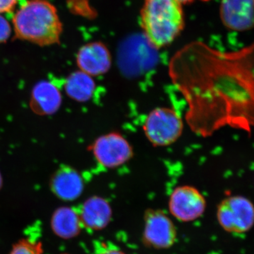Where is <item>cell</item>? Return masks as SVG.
I'll use <instances>...</instances> for the list:
<instances>
[{"label":"cell","instance_id":"8992f818","mask_svg":"<svg viewBox=\"0 0 254 254\" xmlns=\"http://www.w3.org/2000/svg\"><path fill=\"white\" fill-rule=\"evenodd\" d=\"M89 149L96 161L101 166L108 169L125 165L133 155L131 144L118 132H111L98 137Z\"/></svg>","mask_w":254,"mask_h":254},{"label":"cell","instance_id":"9c48e42d","mask_svg":"<svg viewBox=\"0 0 254 254\" xmlns=\"http://www.w3.org/2000/svg\"><path fill=\"white\" fill-rule=\"evenodd\" d=\"M76 63L80 70L87 74L101 76L108 72L111 68V55L103 43L93 42L80 48Z\"/></svg>","mask_w":254,"mask_h":254},{"label":"cell","instance_id":"44dd1931","mask_svg":"<svg viewBox=\"0 0 254 254\" xmlns=\"http://www.w3.org/2000/svg\"><path fill=\"white\" fill-rule=\"evenodd\" d=\"M2 185H3L2 176H1V173H0V190H1V187H2Z\"/></svg>","mask_w":254,"mask_h":254},{"label":"cell","instance_id":"ac0fdd59","mask_svg":"<svg viewBox=\"0 0 254 254\" xmlns=\"http://www.w3.org/2000/svg\"><path fill=\"white\" fill-rule=\"evenodd\" d=\"M18 0H0V14L14 11Z\"/></svg>","mask_w":254,"mask_h":254},{"label":"cell","instance_id":"7c38bea8","mask_svg":"<svg viewBox=\"0 0 254 254\" xmlns=\"http://www.w3.org/2000/svg\"><path fill=\"white\" fill-rule=\"evenodd\" d=\"M63 103L59 88L49 81H41L32 89L30 107L36 115L45 116L56 113Z\"/></svg>","mask_w":254,"mask_h":254},{"label":"cell","instance_id":"ffe728a7","mask_svg":"<svg viewBox=\"0 0 254 254\" xmlns=\"http://www.w3.org/2000/svg\"><path fill=\"white\" fill-rule=\"evenodd\" d=\"M179 2L181 3V4H186V3L192 2V1H195V0H177ZM200 1H210V0H200Z\"/></svg>","mask_w":254,"mask_h":254},{"label":"cell","instance_id":"9a60e30c","mask_svg":"<svg viewBox=\"0 0 254 254\" xmlns=\"http://www.w3.org/2000/svg\"><path fill=\"white\" fill-rule=\"evenodd\" d=\"M79 215L69 207H62L55 210L51 220L52 228L61 238L76 237L81 230Z\"/></svg>","mask_w":254,"mask_h":254},{"label":"cell","instance_id":"5bb4252c","mask_svg":"<svg viewBox=\"0 0 254 254\" xmlns=\"http://www.w3.org/2000/svg\"><path fill=\"white\" fill-rule=\"evenodd\" d=\"M96 84L93 76L83 71H75L66 78L64 83L65 93L71 99L85 103L89 101L94 95Z\"/></svg>","mask_w":254,"mask_h":254},{"label":"cell","instance_id":"d6986e66","mask_svg":"<svg viewBox=\"0 0 254 254\" xmlns=\"http://www.w3.org/2000/svg\"><path fill=\"white\" fill-rule=\"evenodd\" d=\"M97 254H125L121 250L115 247H107L104 245V247H102L101 250L98 252Z\"/></svg>","mask_w":254,"mask_h":254},{"label":"cell","instance_id":"5b68a950","mask_svg":"<svg viewBox=\"0 0 254 254\" xmlns=\"http://www.w3.org/2000/svg\"><path fill=\"white\" fill-rule=\"evenodd\" d=\"M217 218L225 231L233 234L245 233L254 225L253 203L242 195L228 197L219 204Z\"/></svg>","mask_w":254,"mask_h":254},{"label":"cell","instance_id":"277c9868","mask_svg":"<svg viewBox=\"0 0 254 254\" xmlns=\"http://www.w3.org/2000/svg\"><path fill=\"white\" fill-rule=\"evenodd\" d=\"M145 136L155 146L173 144L182 136L183 120L175 110L157 108L152 110L143 123Z\"/></svg>","mask_w":254,"mask_h":254},{"label":"cell","instance_id":"6da1fadb","mask_svg":"<svg viewBox=\"0 0 254 254\" xmlns=\"http://www.w3.org/2000/svg\"><path fill=\"white\" fill-rule=\"evenodd\" d=\"M174 86L186 100L191 131L211 136L224 127L251 135L254 125V45L222 52L193 41L169 64Z\"/></svg>","mask_w":254,"mask_h":254},{"label":"cell","instance_id":"3957f363","mask_svg":"<svg viewBox=\"0 0 254 254\" xmlns=\"http://www.w3.org/2000/svg\"><path fill=\"white\" fill-rule=\"evenodd\" d=\"M141 25L145 38L155 49L168 46L185 25L181 3L177 0H144Z\"/></svg>","mask_w":254,"mask_h":254},{"label":"cell","instance_id":"52a82bcc","mask_svg":"<svg viewBox=\"0 0 254 254\" xmlns=\"http://www.w3.org/2000/svg\"><path fill=\"white\" fill-rule=\"evenodd\" d=\"M206 208V200L195 187L180 186L174 190L169 200L170 213L180 221H194L200 218Z\"/></svg>","mask_w":254,"mask_h":254},{"label":"cell","instance_id":"e0dca14e","mask_svg":"<svg viewBox=\"0 0 254 254\" xmlns=\"http://www.w3.org/2000/svg\"><path fill=\"white\" fill-rule=\"evenodd\" d=\"M11 34V25L2 15L0 14V43L7 41Z\"/></svg>","mask_w":254,"mask_h":254},{"label":"cell","instance_id":"ba28073f","mask_svg":"<svg viewBox=\"0 0 254 254\" xmlns=\"http://www.w3.org/2000/svg\"><path fill=\"white\" fill-rule=\"evenodd\" d=\"M143 240L147 245L159 250L170 248L177 238L173 221L160 210H148L145 214Z\"/></svg>","mask_w":254,"mask_h":254},{"label":"cell","instance_id":"7a4b0ae2","mask_svg":"<svg viewBox=\"0 0 254 254\" xmlns=\"http://www.w3.org/2000/svg\"><path fill=\"white\" fill-rule=\"evenodd\" d=\"M15 35L19 39L40 46L60 43L63 23L58 9L48 0H26L12 18Z\"/></svg>","mask_w":254,"mask_h":254},{"label":"cell","instance_id":"8fae6325","mask_svg":"<svg viewBox=\"0 0 254 254\" xmlns=\"http://www.w3.org/2000/svg\"><path fill=\"white\" fill-rule=\"evenodd\" d=\"M50 186L53 193L60 199L73 200L83 193L84 183L76 169L62 165L51 177Z\"/></svg>","mask_w":254,"mask_h":254},{"label":"cell","instance_id":"30bf717a","mask_svg":"<svg viewBox=\"0 0 254 254\" xmlns=\"http://www.w3.org/2000/svg\"><path fill=\"white\" fill-rule=\"evenodd\" d=\"M220 14L227 28L247 31L253 27L254 0H222Z\"/></svg>","mask_w":254,"mask_h":254},{"label":"cell","instance_id":"4fadbf2b","mask_svg":"<svg viewBox=\"0 0 254 254\" xmlns=\"http://www.w3.org/2000/svg\"><path fill=\"white\" fill-rule=\"evenodd\" d=\"M112 214V208L108 200L102 197L93 196L83 203L79 218L85 226L99 230L109 224Z\"/></svg>","mask_w":254,"mask_h":254},{"label":"cell","instance_id":"2e32d148","mask_svg":"<svg viewBox=\"0 0 254 254\" xmlns=\"http://www.w3.org/2000/svg\"><path fill=\"white\" fill-rule=\"evenodd\" d=\"M10 254H43V246L41 242L22 240L14 246Z\"/></svg>","mask_w":254,"mask_h":254}]
</instances>
